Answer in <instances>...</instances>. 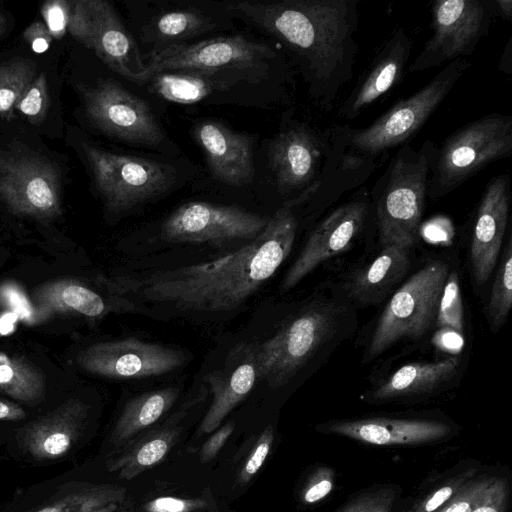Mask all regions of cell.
<instances>
[{
  "label": "cell",
  "instance_id": "cell-1",
  "mask_svg": "<svg viewBox=\"0 0 512 512\" xmlns=\"http://www.w3.org/2000/svg\"><path fill=\"white\" fill-rule=\"evenodd\" d=\"M299 198L280 207L264 230L233 253L152 275L142 281L129 280L123 289L157 303L194 312H228L252 296L290 254L297 232L293 212Z\"/></svg>",
  "mask_w": 512,
  "mask_h": 512
},
{
  "label": "cell",
  "instance_id": "cell-2",
  "mask_svg": "<svg viewBox=\"0 0 512 512\" xmlns=\"http://www.w3.org/2000/svg\"><path fill=\"white\" fill-rule=\"evenodd\" d=\"M358 4V0H285L238 2L228 8L280 40L295 55L310 96L330 112L354 74L359 51Z\"/></svg>",
  "mask_w": 512,
  "mask_h": 512
},
{
  "label": "cell",
  "instance_id": "cell-3",
  "mask_svg": "<svg viewBox=\"0 0 512 512\" xmlns=\"http://www.w3.org/2000/svg\"><path fill=\"white\" fill-rule=\"evenodd\" d=\"M434 147L430 140L418 149L402 145L369 192V213L374 216L382 248L409 250L416 243Z\"/></svg>",
  "mask_w": 512,
  "mask_h": 512
},
{
  "label": "cell",
  "instance_id": "cell-4",
  "mask_svg": "<svg viewBox=\"0 0 512 512\" xmlns=\"http://www.w3.org/2000/svg\"><path fill=\"white\" fill-rule=\"evenodd\" d=\"M470 66L465 58L448 63L417 92L397 101L364 128L337 126L344 145L342 164L350 169L362 168L376 163L389 149L407 144Z\"/></svg>",
  "mask_w": 512,
  "mask_h": 512
},
{
  "label": "cell",
  "instance_id": "cell-5",
  "mask_svg": "<svg viewBox=\"0 0 512 512\" xmlns=\"http://www.w3.org/2000/svg\"><path fill=\"white\" fill-rule=\"evenodd\" d=\"M512 153V115L491 113L467 123L435 145L427 195L441 198L489 164Z\"/></svg>",
  "mask_w": 512,
  "mask_h": 512
},
{
  "label": "cell",
  "instance_id": "cell-6",
  "mask_svg": "<svg viewBox=\"0 0 512 512\" xmlns=\"http://www.w3.org/2000/svg\"><path fill=\"white\" fill-rule=\"evenodd\" d=\"M341 307L315 302L287 318L276 333L258 344L259 379L270 388L286 385L337 329Z\"/></svg>",
  "mask_w": 512,
  "mask_h": 512
},
{
  "label": "cell",
  "instance_id": "cell-7",
  "mask_svg": "<svg viewBox=\"0 0 512 512\" xmlns=\"http://www.w3.org/2000/svg\"><path fill=\"white\" fill-rule=\"evenodd\" d=\"M448 275L446 263L431 262L396 291L378 320L365 354L367 360L404 338L417 340L432 328Z\"/></svg>",
  "mask_w": 512,
  "mask_h": 512
},
{
  "label": "cell",
  "instance_id": "cell-8",
  "mask_svg": "<svg viewBox=\"0 0 512 512\" xmlns=\"http://www.w3.org/2000/svg\"><path fill=\"white\" fill-rule=\"evenodd\" d=\"M431 15L432 35L409 65L410 73L470 56L496 14L491 0H437Z\"/></svg>",
  "mask_w": 512,
  "mask_h": 512
},
{
  "label": "cell",
  "instance_id": "cell-9",
  "mask_svg": "<svg viewBox=\"0 0 512 512\" xmlns=\"http://www.w3.org/2000/svg\"><path fill=\"white\" fill-rule=\"evenodd\" d=\"M95 186L106 206L125 212L169 189L173 174L169 166L134 156L114 154L83 145Z\"/></svg>",
  "mask_w": 512,
  "mask_h": 512
},
{
  "label": "cell",
  "instance_id": "cell-10",
  "mask_svg": "<svg viewBox=\"0 0 512 512\" xmlns=\"http://www.w3.org/2000/svg\"><path fill=\"white\" fill-rule=\"evenodd\" d=\"M336 156L333 128L324 132L307 123H295L270 142L269 166L282 194L299 195L320 186Z\"/></svg>",
  "mask_w": 512,
  "mask_h": 512
},
{
  "label": "cell",
  "instance_id": "cell-11",
  "mask_svg": "<svg viewBox=\"0 0 512 512\" xmlns=\"http://www.w3.org/2000/svg\"><path fill=\"white\" fill-rule=\"evenodd\" d=\"M89 120L103 133L144 146L156 147L164 134L149 104L112 79L94 86L79 84Z\"/></svg>",
  "mask_w": 512,
  "mask_h": 512
},
{
  "label": "cell",
  "instance_id": "cell-12",
  "mask_svg": "<svg viewBox=\"0 0 512 512\" xmlns=\"http://www.w3.org/2000/svg\"><path fill=\"white\" fill-rule=\"evenodd\" d=\"M70 6L68 32L113 71L140 84L145 65L113 6L105 0H70Z\"/></svg>",
  "mask_w": 512,
  "mask_h": 512
},
{
  "label": "cell",
  "instance_id": "cell-13",
  "mask_svg": "<svg viewBox=\"0 0 512 512\" xmlns=\"http://www.w3.org/2000/svg\"><path fill=\"white\" fill-rule=\"evenodd\" d=\"M269 217L237 206L188 202L170 214L161 226L164 240L174 243L223 244L253 240L266 227Z\"/></svg>",
  "mask_w": 512,
  "mask_h": 512
},
{
  "label": "cell",
  "instance_id": "cell-14",
  "mask_svg": "<svg viewBox=\"0 0 512 512\" xmlns=\"http://www.w3.org/2000/svg\"><path fill=\"white\" fill-rule=\"evenodd\" d=\"M275 55L269 46L240 35L213 38L191 45L172 44L150 54L148 64L140 74V84L155 74L170 70L252 68Z\"/></svg>",
  "mask_w": 512,
  "mask_h": 512
},
{
  "label": "cell",
  "instance_id": "cell-15",
  "mask_svg": "<svg viewBox=\"0 0 512 512\" xmlns=\"http://www.w3.org/2000/svg\"><path fill=\"white\" fill-rule=\"evenodd\" d=\"M0 197L15 213L52 217L61 211L58 170L32 155H0Z\"/></svg>",
  "mask_w": 512,
  "mask_h": 512
},
{
  "label": "cell",
  "instance_id": "cell-16",
  "mask_svg": "<svg viewBox=\"0 0 512 512\" xmlns=\"http://www.w3.org/2000/svg\"><path fill=\"white\" fill-rule=\"evenodd\" d=\"M368 211L369 192L363 186L315 226L286 273L281 289L287 291L295 287L318 265L346 250L363 230Z\"/></svg>",
  "mask_w": 512,
  "mask_h": 512
},
{
  "label": "cell",
  "instance_id": "cell-17",
  "mask_svg": "<svg viewBox=\"0 0 512 512\" xmlns=\"http://www.w3.org/2000/svg\"><path fill=\"white\" fill-rule=\"evenodd\" d=\"M186 359L179 349L128 337L92 345L83 353L81 363L101 376L141 379L172 372Z\"/></svg>",
  "mask_w": 512,
  "mask_h": 512
},
{
  "label": "cell",
  "instance_id": "cell-18",
  "mask_svg": "<svg viewBox=\"0 0 512 512\" xmlns=\"http://www.w3.org/2000/svg\"><path fill=\"white\" fill-rule=\"evenodd\" d=\"M510 203L509 175L493 177L476 210L470 247L473 275L479 285L488 280L496 265L508 224Z\"/></svg>",
  "mask_w": 512,
  "mask_h": 512
},
{
  "label": "cell",
  "instance_id": "cell-19",
  "mask_svg": "<svg viewBox=\"0 0 512 512\" xmlns=\"http://www.w3.org/2000/svg\"><path fill=\"white\" fill-rule=\"evenodd\" d=\"M412 48L407 32L402 27L395 28L340 106L338 115L354 120L396 87L404 76Z\"/></svg>",
  "mask_w": 512,
  "mask_h": 512
},
{
  "label": "cell",
  "instance_id": "cell-20",
  "mask_svg": "<svg viewBox=\"0 0 512 512\" xmlns=\"http://www.w3.org/2000/svg\"><path fill=\"white\" fill-rule=\"evenodd\" d=\"M257 350L258 343L240 342L230 350L222 368L205 376L212 401L201 421L200 433L214 432L251 392L259 379Z\"/></svg>",
  "mask_w": 512,
  "mask_h": 512
},
{
  "label": "cell",
  "instance_id": "cell-21",
  "mask_svg": "<svg viewBox=\"0 0 512 512\" xmlns=\"http://www.w3.org/2000/svg\"><path fill=\"white\" fill-rule=\"evenodd\" d=\"M212 177L232 186H242L254 176V138L234 132L220 122H200L194 129Z\"/></svg>",
  "mask_w": 512,
  "mask_h": 512
},
{
  "label": "cell",
  "instance_id": "cell-22",
  "mask_svg": "<svg viewBox=\"0 0 512 512\" xmlns=\"http://www.w3.org/2000/svg\"><path fill=\"white\" fill-rule=\"evenodd\" d=\"M86 413L83 403L72 402L33 423L23 433L24 450L39 460L63 456L78 439Z\"/></svg>",
  "mask_w": 512,
  "mask_h": 512
},
{
  "label": "cell",
  "instance_id": "cell-23",
  "mask_svg": "<svg viewBox=\"0 0 512 512\" xmlns=\"http://www.w3.org/2000/svg\"><path fill=\"white\" fill-rule=\"evenodd\" d=\"M329 430L375 445L427 442L449 432V428L439 422L383 418L335 423Z\"/></svg>",
  "mask_w": 512,
  "mask_h": 512
},
{
  "label": "cell",
  "instance_id": "cell-24",
  "mask_svg": "<svg viewBox=\"0 0 512 512\" xmlns=\"http://www.w3.org/2000/svg\"><path fill=\"white\" fill-rule=\"evenodd\" d=\"M179 411L164 424L153 428L129 442L123 451L107 463L111 472L125 480H132L162 462L177 443L183 417Z\"/></svg>",
  "mask_w": 512,
  "mask_h": 512
},
{
  "label": "cell",
  "instance_id": "cell-25",
  "mask_svg": "<svg viewBox=\"0 0 512 512\" xmlns=\"http://www.w3.org/2000/svg\"><path fill=\"white\" fill-rule=\"evenodd\" d=\"M409 250L383 247L378 256L355 274L349 294L361 304L379 303L409 270Z\"/></svg>",
  "mask_w": 512,
  "mask_h": 512
},
{
  "label": "cell",
  "instance_id": "cell-26",
  "mask_svg": "<svg viewBox=\"0 0 512 512\" xmlns=\"http://www.w3.org/2000/svg\"><path fill=\"white\" fill-rule=\"evenodd\" d=\"M179 393V388L168 386L129 399L115 424L111 441L116 446H126L168 412Z\"/></svg>",
  "mask_w": 512,
  "mask_h": 512
},
{
  "label": "cell",
  "instance_id": "cell-27",
  "mask_svg": "<svg viewBox=\"0 0 512 512\" xmlns=\"http://www.w3.org/2000/svg\"><path fill=\"white\" fill-rule=\"evenodd\" d=\"M460 359L456 356L435 362L406 364L396 370L373 393L376 399H390L431 392L450 380L457 372Z\"/></svg>",
  "mask_w": 512,
  "mask_h": 512
},
{
  "label": "cell",
  "instance_id": "cell-28",
  "mask_svg": "<svg viewBox=\"0 0 512 512\" xmlns=\"http://www.w3.org/2000/svg\"><path fill=\"white\" fill-rule=\"evenodd\" d=\"M124 500L123 487L70 482L47 504L32 512H117Z\"/></svg>",
  "mask_w": 512,
  "mask_h": 512
},
{
  "label": "cell",
  "instance_id": "cell-29",
  "mask_svg": "<svg viewBox=\"0 0 512 512\" xmlns=\"http://www.w3.org/2000/svg\"><path fill=\"white\" fill-rule=\"evenodd\" d=\"M219 74L220 71L198 69L164 71L151 77L152 88L168 101L193 104L232 84L230 79H224Z\"/></svg>",
  "mask_w": 512,
  "mask_h": 512
},
{
  "label": "cell",
  "instance_id": "cell-30",
  "mask_svg": "<svg viewBox=\"0 0 512 512\" xmlns=\"http://www.w3.org/2000/svg\"><path fill=\"white\" fill-rule=\"evenodd\" d=\"M35 63L15 59L0 65V116L10 118L15 105L35 79Z\"/></svg>",
  "mask_w": 512,
  "mask_h": 512
},
{
  "label": "cell",
  "instance_id": "cell-31",
  "mask_svg": "<svg viewBox=\"0 0 512 512\" xmlns=\"http://www.w3.org/2000/svg\"><path fill=\"white\" fill-rule=\"evenodd\" d=\"M502 262L493 282L488 303V318L493 330L501 327L512 306V245L508 239Z\"/></svg>",
  "mask_w": 512,
  "mask_h": 512
},
{
  "label": "cell",
  "instance_id": "cell-32",
  "mask_svg": "<svg viewBox=\"0 0 512 512\" xmlns=\"http://www.w3.org/2000/svg\"><path fill=\"white\" fill-rule=\"evenodd\" d=\"M208 25L203 15L187 10L161 15L155 25L157 36L165 41L181 40L195 35Z\"/></svg>",
  "mask_w": 512,
  "mask_h": 512
},
{
  "label": "cell",
  "instance_id": "cell-33",
  "mask_svg": "<svg viewBox=\"0 0 512 512\" xmlns=\"http://www.w3.org/2000/svg\"><path fill=\"white\" fill-rule=\"evenodd\" d=\"M435 324L459 334L463 333V304L456 271L449 273L444 284Z\"/></svg>",
  "mask_w": 512,
  "mask_h": 512
},
{
  "label": "cell",
  "instance_id": "cell-34",
  "mask_svg": "<svg viewBox=\"0 0 512 512\" xmlns=\"http://www.w3.org/2000/svg\"><path fill=\"white\" fill-rule=\"evenodd\" d=\"M0 389L23 401H34L41 393L40 385L32 382L30 372L4 355H0Z\"/></svg>",
  "mask_w": 512,
  "mask_h": 512
},
{
  "label": "cell",
  "instance_id": "cell-35",
  "mask_svg": "<svg viewBox=\"0 0 512 512\" xmlns=\"http://www.w3.org/2000/svg\"><path fill=\"white\" fill-rule=\"evenodd\" d=\"M49 108V94L45 74H40L24 91L15 105L20 113L33 124L45 118Z\"/></svg>",
  "mask_w": 512,
  "mask_h": 512
},
{
  "label": "cell",
  "instance_id": "cell-36",
  "mask_svg": "<svg viewBox=\"0 0 512 512\" xmlns=\"http://www.w3.org/2000/svg\"><path fill=\"white\" fill-rule=\"evenodd\" d=\"M62 302L70 309L88 317H97L106 310L103 298L95 291L77 284L66 286L61 292Z\"/></svg>",
  "mask_w": 512,
  "mask_h": 512
},
{
  "label": "cell",
  "instance_id": "cell-37",
  "mask_svg": "<svg viewBox=\"0 0 512 512\" xmlns=\"http://www.w3.org/2000/svg\"><path fill=\"white\" fill-rule=\"evenodd\" d=\"M215 507L207 497L159 496L143 505L138 512H212Z\"/></svg>",
  "mask_w": 512,
  "mask_h": 512
},
{
  "label": "cell",
  "instance_id": "cell-38",
  "mask_svg": "<svg viewBox=\"0 0 512 512\" xmlns=\"http://www.w3.org/2000/svg\"><path fill=\"white\" fill-rule=\"evenodd\" d=\"M273 441V429L271 426H267L259 435L239 470L238 482L240 484L244 485L248 483L258 473L270 453Z\"/></svg>",
  "mask_w": 512,
  "mask_h": 512
},
{
  "label": "cell",
  "instance_id": "cell-39",
  "mask_svg": "<svg viewBox=\"0 0 512 512\" xmlns=\"http://www.w3.org/2000/svg\"><path fill=\"white\" fill-rule=\"evenodd\" d=\"M70 11V1L67 0H49L43 3L41 15L53 39H61L66 34Z\"/></svg>",
  "mask_w": 512,
  "mask_h": 512
},
{
  "label": "cell",
  "instance_id": "cell-40",
  "mask_svg": "<svg viewBox=\"0 0 512 512\" xmlns=\"http://www.w3.org/2000/svg\"><path fill=\"white\" fill-rule=\"evenodd\" d=\"M235 424L229 421L218 427L202 445L200 450V461L204 464L214 459L227 442L234 430Z\"/></svg>",
  "mask_w": 512,
  "mask_h": 512
},
{
  "label": "cell",
  "instance_id": "cell-41",
  "mask_svg": "<svg viewBox=\"0 0 512 512\" xmlns=\"http://www.w3.org/2000/svg\"><path fill=\"white\" fill-rule=\"evenodd\" d=\"M488 483L472 485L466 491L456 496L453 501L440 512H472L482 497Z\"/></svg>",
  "mask_w": 512,
  "mask_h": 512
},
{
  "label": "cell",
  "instance_id": "cell-42",
  "mask_svg": "<svg viewBox=\"0 0 512 512\" xmlns=\"http://www.w3.org/2000/svg\"><path fill=\"white\" fill-rule=\"evenodd\" d=\"M23 38L36 53L47 51L53 40L45 24L39 21L31 23L24 30Z\"/></svg>",
  "mask_w": 512,
  "mask_h": 512
},
{
  "label": "cell",
  "instance_id": "cell-43",
  "mask_svg": "<svg viewBox=\"0 0 512 512\" xmlns=\"http://www.w3.org/2000/svg\"><path fill=\"white\" fill-rule=\"evenodd\" d=\"M504 500V487L501 482L488 484L472 512H500Z\"/></svg>",
  "mask_w": 512,
  "mask_h": 512
},
{
  "label": "cell",
  "instance_id": "cell-44",
  "mask_svg": "<svg viewBox=\"0 0 512 512\" xmlns=\"http://www.w3.org/2000/svg\"><path fill=\"white\" fill-rule=\"evenodd\" d=\"M391 500L392 497L390 495L367 498L365 501L351 507V509L346 512H388Z\"/></svg>",
  "mask_w": 512,
  "mask_h": 512
},
{
  "label": "cell",
  "instance_id": "cell-45",
  "mask_svg": "<svg viewBox=\"0 0 512 512\" xmlns=\"http://www.w3.org/2000/svg\"><path fill=\"white\" fill-rule=\"evenodd\" d=\"M331 489L332 482L328 479H321L308 487L303 495V500L306 503H315L324 498Z\"/></svg>",
  "mask_w": 512,
  "mask_h": 512
},
{
  "label": "cell",
  "instance_id": "cell-46",
  "mask_svg": "<svg viewBox=\"0 0 512 512\" xmlns=\"http://www.w3.org/2000/svg\"><path fill=\"white\" fill-rule=\"evenodd\" d=\"M452 494L453 489L451 486H444L440 488L429 499H427L417 512H434L448 501Z\"/></svg>",
  "mask_w": 512,
  "mask_h": 512
},
{
  "label": "cell",
  "instance_id": "cell-47",
  "mask_svg": "<svg viewBox=\"0 0 512 512\" xmlns=\"http://www.w3.org/2000/svg\"><path fill=\"white\" fill-rule=\"evenodd\" d=\"M25 417V412L18 406L0 401V420H18Z\"/></svg>",
  "mask_w": 512,
  "mask_h": 512
},
{
  "label": "cell",
  "instance_id": "cell-48",
  "mask_svg": "<svg viewBox=\"0 0 512 512\" xmlns=\"http://www.w3.org/2000/svg\"><path fill=\"white\" fill-rule=\"evenodd\" d=\"M495 14L502 19L511 22L512 20V0H492Z\"/></svg>",
  "mask_w": 512,
  "mask_h": 512
},
{
  "label": "cell",
  "instance_id": "cell-49",
  "mask_svg": "<svg viewBox=\"0 0 512 512\" xmlns=\"http://www.w3.org/2000/svg\"><path fill=\"white\" fill-rule=\"evenodd\" d=\"M511 44H512V40L510 38L509 41L507 42V45H506L505 50H504V53H503V55L501 57V60L499 62V69L504 71L507 74H511V70H512V67H511V64H512V61H511V56H512Z\"/></svg>",
  "mask_w": 512,
  "mask_h": 512
},
{
  "label": "cell",
  "instance_id": "cell-50",
  "mask_svg": "<svg viewBox=\"0 0 512 512\" xmlns=\"http://www.w3.org/2000/svg\"><path fill=\"white\" fill-rule=\"evenodd\" d=\"M17 320V314L9 313L4 315L0 319V333L1 334H7L13 331L14 329V323Z\"/></svg>",
  "mask_w": 512,
  "mask_h": 512
},
{
  "label": "cell",
  "instance_id": "cell-51",
  "mask_svg": "<svg viewBox=\"0 0 512 512\" xmlns=\"http://www.w3.org/2000/svg\"><path fill=\"white\" fill-rule=\"evenodd\" d=\"M10 301L15 310L17 309V311L21 314H28L29 307L21 295L18 293H12L10 296Z\"/></svg>",
  "mask_w": 512,
  "mask_h": 512
},
{
  "label": "cell",
  "instance_id": "cell-52",
  "mask_svg": "<svg viewBox=\"0 0 512 512\" xmlns=\"http://www.w3.org/2000/svg\"><path fill=\"white\" fill-rule=\"evenodd\" d=\"M4 27H5V18L4 16L0 13V35L2 34L3 30H4Z\"/></svg>",
  "mask_w": 512,
  "mask_h": 512
}]
</instances>
